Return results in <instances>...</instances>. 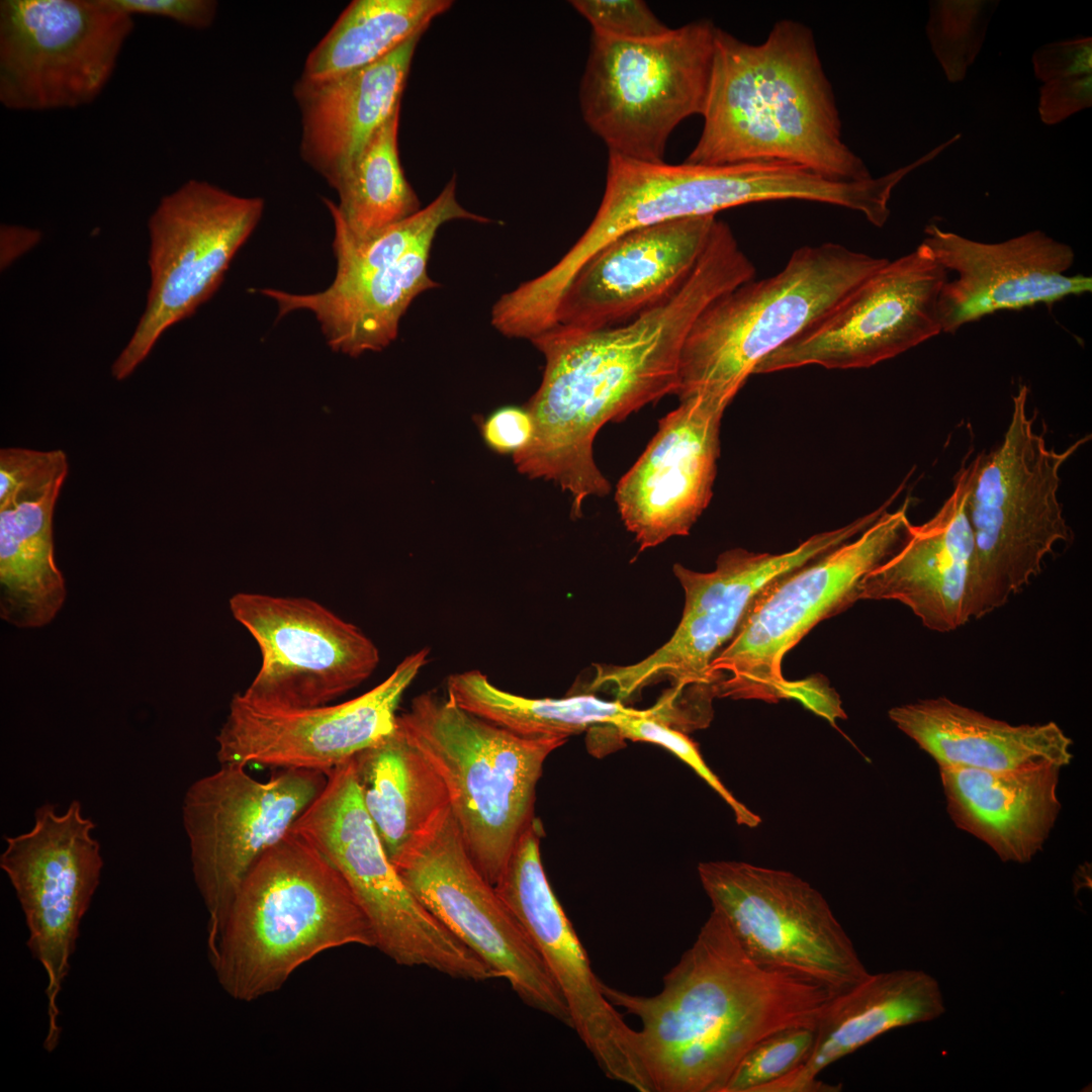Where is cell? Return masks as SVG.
<instances>
[{"instance_id":"cell-18","label":"cell","mask_w":1092,"mask_h":1092,"mask_svg":"<svg viewBox=\"0 0 1092 1092\" xmlns=\"http://www.w3.org/2000/svg\"><path fill=\"white\" fill-rule=\"evenodd\" d=\"M95 826L83 815L78 800L62 814L47 802L35 810L29 831L5 836L0 855V868L24 914L27 948L47 976L48 1053L61 1039L59 995L71 969L81 921L100 883L103 859L92 835Z\"/></svg>"},{"instance_id":"cell-21","label":"cell","mask_w":1092,"mask_h":1092,"mask_svg":"<svg viewBox=\"0 0 1092 1092\" xmlns=\"http://www.w3.org/2000/svg\"><path fill=\"white\" fill-rule=\"evenodd\" d=\"M534 819L493 886L541 957L567 1005L571 1028L611 1080L652 1092L631 1028L605 996L586 951L556 898L540 855Z\"/></svg>"},{"instance_id":"cell-27","label":"cell","mask_w":1092,"mask_h":1092,"mask_svg":"<svg viewBox=\"0 0 1092 1092\" xmlns=\"http://www.w3.org/2000/svg\"><path fill=\"white\" fill-rule=\"evenodd\" d=\"M416 35L378 62L325 80L303 78L293 95L301 116L302 160L335 188L379 128L398 110Z\"/></svg>"},{"instance_id":"cell-13","label":"cell","mask_w":1092,"mask_h":1092,"mask_svg":"<svg viewBox=\"0 0 1092 1092\" xmlns=\"http://www.w3.org/2000/svg\"><path fill=\"white\" fill-rule=\"evenodd\" d=\"M133 28L113 0H1V104L48 111L94 102Z\"/></svg>"},{"instance_id":"cell-36","label":"cell","mask_w":1092,"mask_h":1092,"mask_svg":"<svg viewBox=\"0 0 1092 1092\" xmlns=\"http://www.w3.org/2000/svg\"><path fill=\"white\" fill-rule=\"evenodd\" d=\"M399 113L379 128L335 186L339 202L324 199L333 221L356 242L378 236L422 208L399 160Z\"/></svg>"},{"instance_id":"cell-17","label":"cell","mask_w":1092,"mask_h":1092,"mask_svg":"<svg viewBox=\"0 0 1092 1092\" xmlns=\"http://www.w3.org/2000/svg\"><path fill=\"white\" fill-rule=\"evenodd\" d=\"M825 193L821 177L788 163L673 165L609 154L600 206L561 261L568 272L574 273L607 244L635 229L716 215L723 209L759 201L820 202Z\"/></svg>"},{"instance_id":"cell-24","label":"cell","mask_w":1092,"mask_h":1092,"mask_svg":"<svg viewBox=\"0 0 1092 1092\" xmlns=\"http://www.w3.org/2000/svg\"><path fill=\"white\" fill-rule=\"evenodd\" d=\"M922 241L932 258L958 276L946 280L938 297L942 333L1005 309L1052 303L1092 290V279L1067 275L1073 249L1041 231L1000 243H982L928 224Z\"/></svg>"},{"instance_id":"cell-19","label":"cell","mask_w":1092,"mask_h":1092,"mask_svg":"<svg viewBox=\"0 0 1092 1092\" xmlns=\"http://www.w3.org/2000/svg\"><path fill=\"white\" fill-rule=\"evenodd\" d=\"M947 272L920 244L887 261L753 374L817 365L868 368L942 333L938 297Z\"/></svg>"},{"instance_id":"cell-12","label":"cell","mask_w":1092,"mask_h":1092,"mask_svg":"<svg viewBox=\"0 0 1092 1092\" xmlns=\"http://www.w3.org/2000/svg\"><path fill=\"white\" fill-rule=\"evenodd\" d=\"M265 202L191 179L161 198L148 222L151 285L133 335L111 366L127 378L161 336L217 290L258 225Z\"/></svg>"},{"instance_id":"cell-31","label":"cell","mask_w":1092,"mask_h":1092,"mask_svg":"<svg viewBox=\"0 0 1092 1092\" xmlns=\"http://www.w3.org/2000/svg\"><path fill=\"white\" fill-rule=\"evenodd\" d=\"M888 715L938 766L1008 770L1068 765L1072 739L1054 721L1012 725L946 697L897 706Z\"/></svg>"},{"instance_id":"cell-29","label":"cell","mask_w":1092,"mask_h":1092,"mask_svg":"<svg viewBox=\"0 0 1092 1092\" xmlns=\"http://www.w3.org/2000/svg\"><path fill=\"white\" fill-rule=\"evenodd\" d=\"M1057 765L986 770L939 766L947 813L956 826L1003 861L1025 863L1042 849L1062 805Z\"/></svg>"},{"instance_id":"cell-43","label":"cell","mask_w":1092,"mask_h":1092,"mask_svg":"<svg viewBox=\"0 0 1092 1092\" xmlns=\"http://www.w3.org/2000/svg\"><path fill=\"white\" fill-rule=\"evenodd\" d=\"M1092 105V74L1045 82L1039 88L1038 114L1048 125L1060 123Z\"/></svg>"},{"instance_id":"cell-34","label":"cell","mask_w":1092,"mask_h":1092,"mask_svg":"<svg viewBox=\"0 0 1092 1092\" xmlns=\"http://www.w3.org/2000/svg\"><path fill=\"white\" fill-rule=\"evenodd\" d=\"M450 0H354L308 54L300 78L335 79L385 58L423 35Z\"/></svg>"},{"instance_id":"cell-2","label":"cell","mask_w":1092,"mask_h":1092,"mask_svg":"<svg viewBox=\"0 0 1092 1092\" xmlns=\"http://www.w3.org/2000/svg\"><path fill=\"white\" fill-rule=\"evenodd\" d=\"M695 320L693 306L671 295L615 327L589 332L550 327L532 338L545 367L526 406L534 433L513 455L517 470L568 492L573 518L582 515L589 496L609 494L610 481L595 462V438L607 423L674 394L682 346Z\"/></svg>"},{"instance_id":"cell-5","label":"cell","mask_w":1092,"mask_h":1092,"mask_svg":"<svg viewBox=\"0 0 1092 1092\" xmlns=\"http://www.w3.org/2000/svg\"><path fill=\"white\" fill-rule=\"evenodd\" d=\"M887 261L835 243L805 246L774 276L720 295L686 338L674 395L679 401L700 396L726 410L765 357Z\"/></svg>"},{"instance_id":"cell-37","label":"cell","mask_w":1092,"mask_h":1092,"mask_svg":"<svg viewBox=\"0 0 1092 1092\" xmlns=\"http://www.w3.org/2000/svg\"><path fill=\"white\" fill-rule=\"evenodd\" d=\"M454 219L480 223L491 221L468 211L457 201L455 175L428 206L368 241H354L338 222L333 221L336 257L333 281L356 278L399 260L424 244H433L438 230Z\"/></svg>"},{"instance_id":"cell-4","label":"cell","mask_w":1092,"mask_h":1092,"mask_svg":"<svg viewBox=\"0 0 1092 1092\" xmlns=\"http://www.w3.org/2000/svg\"><path fill=\"white\" fill-rule=\"evenodd\" d=\"M349 944L375 947L369 920L334 866L290 831L243 881L208 958L223 991L251 1002Z\"/></svg>"},{"instance_id":"cell-23","label":"cell","mask_w":1092,"mask_h":1092,"mask_svg":"<svg viewBox=\"0 0 1092 1092\" xmlns=\"http://www.w3.org/2000/svg\"><path fill=\"white\" fill-rule=\"evenodd\" d=\"M717 219L716 215L685 217L619 236L574 274L548 328L606 329L657 305L689 277Z\"/></svg>"},{"instance_id":"cell-1","label":"cell","mask_w":1092,"mask_h":1092,"mask_svg":"<svg viewBox=\"0 0 1092 1092\" xmlns=\"http://www.w3.org/2000/svg\"><path fill=\"white\" fill-rule=\"evenodd\" d=\"M615 1006L639 1018L636 1051L652 1092H723L761 1039L816 1027L836 995L751 959L714 910L655 995L603 983Z\"/></svg>"},{"instance_id":"cell-25","label":"cell","mask_w":1092,"mask_h":1092,"mask_svg":"<svg viewBox=\"0 0 1092 1092\" xmlns=\"http://www.w3.org/2000/svg\"><path fill=\"white\" fill-rule=\"evenodd\" d=\"M724 412L700 396L680 400L619 480L618 512L640 551L689 535L708 507Z\"/></svg>"},{"instance_id":"cell-40","label":"cell","mask_w":1092,"mask_h":1092,"mask_svg":"<svg viewBox=\"0 0 1092 1092\" xmlns=\"http://www.w3.org/2000/svg\"><path fill=\"white\" fill-rule=\"evenodd\" d=\"M613 727L623 739L643 741L662 746L680 758L699 775L732 809L736 822L756 827L761 818L734 798L701 756L698 745L682 732L650 716H629L614 722Z\"/></svg>"},{"instance_id":"cell-32","label":"cell","mask_w":1092,"mask_h":1092,"mask_svg":"<svg viewBox=\"0 0 1092 1092\" xmlns=\"http://www.w3.org/2000/svg\"><path fill=\"white\" fill-rule=\"evenodd\" d=\"M432 244H424L389 265L347 281H332L313 293L259 290L275 301L278 315L312 313L329 346L357 357L380 351L397 337L399 322L414 299L439 284L428 274Z\"/></svg>"},{"instance_id":"cell-33","label":"cell","mask_w":1092,"mask_h":1092,"mask_svg":"<svg viewBox=\"0 0 1092 1092\" xmlns=\"http://www.w3.org/2000/svg\"><path fill=\"white\" fill-rule=\"evenodd\" d=\"M352 763L363 805L394 863L450 807L447 789L398 723Z\"/></svg>"},{"instance_id":"cell-30","label":"cell","mask_w":1092,"mask_h":1092,"mask_svg":"<svg viewBox=\"0 0 1092 1092\" xmlns=\"http://www.w3.org/2000/svg\"><path fill=\"white\" fill-rule=\"evenodd\" d=\"M68 470L65 452L56 450L46 468L0 499V615L17 628L50 624L66 600L53 518Z\"/></svg>"},{"instance_id":"cell-38","label":"cell","mask_w":1092,"mask_h":1092,"mask_svg":"<svg viewBox=\"0 0 1092 1092\" xmlns=\"http://www.w3.org/2000/svg\"><path fill=\"white\" fill-rule=\"evenodd\" d=\"M926 34L946 79H965L980 53L991 16L999 1L933 0L929 2Z\"/></svg>"},{"instance_id":"cell-15","label":"cell","mask_w":1092,"mask_h":1092,"mask_svg":"<svg viewBox=\"0 0 1092 1092\" xmlns=\"http://www.w3.org/2000/svg\"><path fill=\"white\" fill-rule=\"evenodd\" d=\"M246 767L220 764L195 781L183 799L192 873L209 917L208 953L251 869L291 831L328 779L318 771L284 769L264 782Z\"/></svg>"},{"instance_id":"cell-10","label":"cell","mask_w":1092,"mask_h":1092,"mask_svg":"<svg viewBox=\"0 0 1092 1092\" xmlns=\"http://www.w3.org/2000/svg\"><path fill=\"white\" fill-rule=\"evenodd\" d=\"M716 30L712 21L702 19L645 40L592 32L579 105L584 122L609 154L664 161L675 127L704 111Z\"/></svg>"},{"instance_id":"cell-16","label":"cell","mask_w":1092,"mask_h":1092,"mask_svg":"<svg viewBox=\"0 0 1092 1092\" xmlns=\"http://www.w3.org/2000/svg\"><path fill=\"white\" fill-rule=\"evenodd\" d=\"M393 866L419 902L526 1005L571 1027L561 992L517 918L474 866L450 807Z\"/></svg>"},{"instance_id":"cell-6","label":"cell","mask_w":1092,"mask_h":1092,"mask_svg":"<svg viewBox=\"0 0 1092 1092\" xmlns=\"http://www.w3.org/2000/svg\"><path fill=\"white\" fill-rule=\"evenodd\" d=\"M397 723L442 779L466 850L494 886L535 819L544 761L566 739L518 735L436 692L417 696Z\"/></svg>"},{"instance_id":"cell-45","label":"cell","mask_w":1092,"mask_h":1092,"mask_svg":"<svg viewBox=\"0 0 1092 1092\" xmlns=\"http://www.w3.org/2000/svg\"><path fill=\"white\" fill-rule=\"evenodd\" d=\"M113 2L130 16L165 17L195 29L209 27L215 19L218 6L213 0H113Z\"/></svg>"},{"instance_id":"cell-39","label":"cell","mask_w":1092,"mask_h":1092,"mask_svg":"<svg viewBox=\"0 0 1092 1092\" xmlns=\"http://www.w3.org/2000/svg\"><path fill=\"white\" fill-rule=\"evenodd\" d=\"M815 1029L793 1026L758 1041L740 1061L723 1092H759L798 1069L812 1051Z\"/></svg>"},{"instance_id":"cell-41","label":"cell","mask_w":1092,"mask_h":1092,"mask_svg":"<svg viewBox=\"0 0 1092 1092\" xmlns=\"http://www.w3.org/2000/svg\"><path fill=\"white\" fill-rule=\"evenodd\" d=\"M571 6L592 26V32L619 40H645L669 31L641 0H574Z\"/></svg>"},{"instance_id":"cell-11","label":"cell","mask_w":1092,"mask_h":1092,"mask_svg":"<svg viewBox=\"0 0 1092 1092\" xmlns=\"http://www.w3.org/2000/svg\"><path fill=\"white\" fill-rule=\"evenodd\" d=\"M291 831L339 872L370 922L375 947L395 964L468 981L499 979L405 886L363 805L352 759L328 775Z\"/></svg>"},{"instance_id":"cell-14","label":"cell","mask_w":1092,"mask_h":1092,"mask_svg":"<svg viewBox=\"0 0 1092 1092\" xmlns=\"http://www.w3.org/2000/svg\"><path fill=\"white\" fill-rule=\"evenodd\" d=\"M713 910L758 964L841 993L870 973L822 894L800 877L744 861L701 862Z\"/></svg>"},{"instance_id":"cell-9","label":"cell","mask_w":1092,"mask_h":1092,"mask_svg":"<svg viewBox=\"0 0 1092 1092\" xmlns=\"http://www.w3.org/2000/svg\"><path fill=\"white\" fill-rule=\"evenodd\" d=\"M864 527L858 518L778 554L742 548L726 550L709 572L674 564L672 570L684 589L685 605L669 640L639 662L597 665L589 689L607 687L622 702L646 686L667 679L672 687L664 695L673 706L689 711L712 710L718 681L711 664L733 638L759 593L776 579L855 538Z\"/></svg>"},{"instance_id":"cell-42","label":"cell","mask_w":1092,"mask_h":1092,"mask_svg":"<svg viewBox=\"0 0 1092 1092\" xmlns=\"http://www.w3.org/2000/svg\"><path fill=\"white\" fill-rule=\"evenodd\" d=\"M1036 79L1042 82L1092 74V37L1073 38L1046 43L1032 55Z\"/></svg>"},{"instance_id":"cell-3","label":"cell","mask_w":1092,"mask_h":1092,"mask_svg":"<svg viewBox=\"0 0 1092 1092\" xmlns=\"http://www.w3.org/2000/svg\"><path fill=\"white\" fill-rule=\"evenodd\" d=\"M701 135L685 162H782L837 181L872 178L843 142L814 36L778 21L766 39L744 42L718 28Z\"/></svg>"},{"instance_id":"cell-35","label":"cell","mask_w":1092,"mask_h":1092,"mask_svg":"<svg viewBox=\"0 0 1092 1092\" xmlns=\"http://www.w3.org/2000/svg\"><path fill=\"white\" fill-rule=\"evenodd\" d=\"M447 697L464 710L528 738L567 739L594 725L611 726L629 716H652L623 702L590 694L531 699L505 692L479 670L451 674Z\"/></svg>"},{"instance_id":"cell-28","label":"cell","mask_w":1092,"mask_h":1092,"mask_svg":"<svg viewBox=\"0 0 1092 1092\" xmlns=\"http://www.w3.org/2000/svg\"><path fill=\"white\" fill-rule=\"evenodd\" d=\"M944 1011L939 984L929 974L909 969L870 974L833 997L805 1063L759 1092L841 1091V1084L818 1080L823 1070L888 1031L934 1020Z\"/></svg>"},{"instance_id":"cell-44","label":"cell","mask_w":1092,"mask_h":1092,"mask_svg":"<svg viewBox=\"0 0 1092 1092\" xmlns=\"http://www.w3.org/2000/svg\"><path fill=\"white\" fill-rule=\"evenodd\" d=\"M480 432L490 450L514 455L530 443L534 423L527 407L508 405L489 414L481 422Z\"/></svg>"},{"instance_id":"cell-22","label":"cell","mask_w":1092,"mask_h":1092,"mask_svg":"<svg viewBox=\"0 0 1092 1092\" xmlns=\"http://www.w3.org/2000/svg\"><path fill=\"white\" fill-rule=\"evenodd\" d=\"M429 654L425 647L407 655L382 682L337 705L282 708L236 694L216 735L219 763L328 776L395 729L400 700Z\"/></svg>"},{"instance_id":"cell-8","label":"cell","mask_w":1092,"mask_h":1092,"mask_svg":"<svg viewBox=\"0 0 1092 1092\" xmlns=\"http://www.w3.org/2000/svg\"><path fill=\"white\" fill-rule=\"evenodd\" d=\"M908 503L887 510L855 538L776 579L755 598L730 642L711 664L718 697L802 701L810 679L790 681L784 656L819 622L858 601L861 579L902 544Z\"/></svg>"},{"instance_id":"cell-20","label":"cell","mask_w":1092,"mask_h":1092,"mask_svg":"<svg viewBox=\"0 0 1092 1092\" xmlns=\"http://www.w3.org/2000/svg\"><path fill=\"white\" fill-rule=\"evenodd\" d=\"M230 610L261 652L259 671L242 693L255 703L327 705L362 684L379 663L369 637L313 600L242 592L230 599Z\"/></svg>"},{"instance_id":"cell-26","label":"cell","mask_w":1092,"mask_h":1092,"mask_svg":"<svg viewBox=\"0 0 1092 1092\" xmlns=\"http://www.w3.org/2000/svg\"><path fill=\"white\" fill-rule=\"evenodd\" d=\"M970 464L954 476L953 489L927 522L908 524L900 547L861 579L858 600L897 601L935 632L971 621L969 585L974 538L967 512Z\"/></svg>"},{"instance_id":"cell-7","label":"cell","mask_w":1092,"mask_h":1092,"mask_svg":"<svg viewBox=\"0 0 1092 1092\" xmlns=\"http://www.w3.org/2000/svg\"><path fill=\"white\" fill-rule=\"evenodd\" d=\"M1027 386L1020 385L1001 443L969 463L971 620L1003 607L1040 574L1055 545L1072 537L1058 497L1060 470L1090 437L1063 451L1049 448L1027 415Z\"/></svg>"}]
</instances>
